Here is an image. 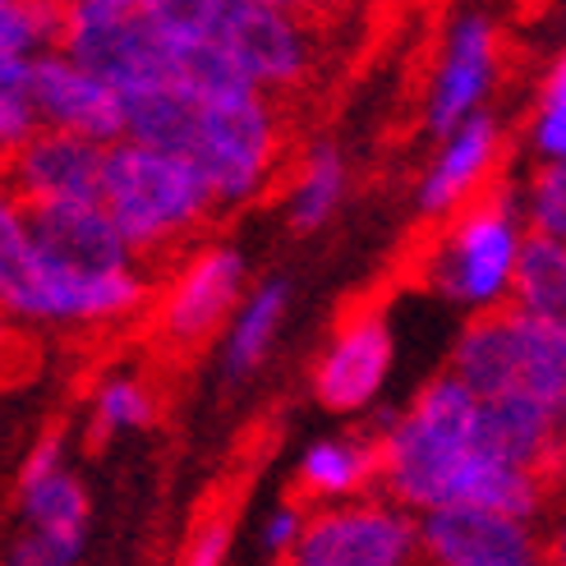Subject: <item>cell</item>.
I'll return each instance as SVG.
<instances>
[{
  "label": "cell",
  "instance_id": "5b68a950",
  "mask_svg": "<svg viewBox=\"0 0 566 566\" xmlns=\"http://www.w3.org/2000/svg\"><path fill=\"white\" fill-rule=\"evenodd\" d=\"M286 566H423L419 516L387 493L308 506V525Z\"/></svg>",
  "mask_w": 566,
  "mask_h": 566
},
{
  "label": "cell",
  "instance_id": "4316f807",
  "mask_svg": "<svg viewBox=\"0 0 566 566\" xmlns=\"http://www.w3.org/2000/svg\"><path fill=\"white\" fill-rule=\"evenodd\" d=\"M530 231L566 244V157L534 166L530 176Z\"/></svg>",
  "mask_w": 566,
  "mask_h": 566
},
{
  "label": "cell",
  "instance_id": "f546056e",
  "mask_svg": "<svg viewBox=\"0 0 566 566\" xmlns=\"http://www.w3.org/2000/svg\"><path fill=\"white\" fill-rule=\"evenodd\" d=\"M226 553H231V516H208L203 525L193 530V539L185 544L180 566H221Z\"/></svg>",
  "mask_w": 566,
  "mask_h": 566
},
{
  "label": "cell",
  "instance_id": "7a4b0ae2",
  "mask_svg": "<svg viewBox=\"0 0 566 566\" xmlns=\"http://www.w3.org/2000/svg\"><path fill=\"white\" fill-rule=\"evenodd\" d=\"M102 203L116 217L138 263L176 259V253L185 259V244L221 212L208 180L185 157L144 148L134 138H120L106 153Z\"/></svg>",
  "mask_w": 566,
  "mask_h": 566
},
{
  "label": "cell",
  "instance_id": "e0dca14e",
  "mask_svg": "<svg viewBox=\"0 0 566 566\" xmlns=\"http://www.w3.org/2000/svg\"><path fill=\"white\" fill-rule=\"evenodd\" d=\"M198 116H203V102L180 83H153V88L125 93V138L185 161L198 134Z\"/></svg>",
  "mask_w": 566,
  "mask_h": 566
},
{
  "label": "cell",
  "instance_id": "52a82bcc",
  "mask_svg": "<svg viewBox=\"0 0 566 566\" xmlns=\"http://www.w3.org/2000/svg\"><path fill=\"white\" fill-rule=\"evenodd\" d=\"M391 374V327L382 300L359 295L342 308L327 346L314 364V396L323 410L359 415L378 401V391Z\"/></svg>",
  "mask_w": 566,
  "mask_h": 566
},
{
  "label": "cell",
  "instance_id": "cb8c5ba5",
  "mask_svg": "<svg viewBox=\"0 0 566 566\" xmlns=\"http://www.w3.org/2000/svg\"><path fill=\"white\" fill-rule=\"evenodd\" d=\"M153 419H157V396H153V387L144 378L116 374V378H106L93 391V429H97V438L148 429Z\"/></svg>",
  "mask_w": 566,
  "mask_h": 566
},
{
  "label": "cell",
  "instance_id": "603a6c76",
  "mask_svg": "<svg viewBox=\"0 0 566 566\" xmlns=\"http://www.w3.org/2000/svg\"><path fill=\"white\" fill-rule=\"evenodd\" d=\"M42 129L33 106V55L0 51V166Z\"/></svg>",
  "mask_w": 566,
  "mask_h": 566
},
{
  "label": "cell",
  "instance_id": "5bb4252c",
  "mask_svg": "<svg viewBox=\"0 0 566 566\" xmlns=\"http://www.w3.org/2000/svg\"><path fill=\"white\" fill-rule=\"evenodd\" d=\"M516 144L502 134V125L489 116V111H474V116L447 134V144L438 153V161L429 166V176L419 185V212L423 221L447 217L457 203H465L470 193H479L489 180L512 171Z\"/></svg>",
  "mask_w": 566,
  "mask_h": 566
},
{
  "label": "cell",
  "instance_id": "83f0119b",
  "mask_svg": "<svg viewBox=\"0 0 566 566\" xmlns=\"http://www.w3.org/2000/svg\"><path fill=\"white\" fill-rule=\"evenodd\" d=\"M534 148L566 157V55L544 74L539 97H534Z\"/></svg>",
  "mask_w": 566,
  "mask_h": 566
},
{
  "label": "cell",
  "instance_id": "8fae6325",
  "mask_svg": "<svg viewBox=\"0 0 566 566\" xmlns=\"http://www.w3.org/2000/svg\"><path fill=\"white\" fill-rule=\"evenodd\" d=\"M23 203V198H19ZM28 235L46 263L78 272H125L138 268L129 240L102 198H55V203H23Z\"/></svg>",
  "mask_w": 566,
  "mask_h": 566
},
{
  "label": "cell",
  "instance_id": "3957f363",
  "mask_svg": "<svg viewBox=\"0 0 566 566\" xmlns=\"http://www.w3.org/2000/svg\"><path fill=\"white\" fill-rule=\"evenodd\" d=\"M286 148V125H281V106L268 93L203 102L198 134L189 148V166L208 180L221 212L253 203Z\"/></svg>",
  "mask_w": 566,
  "mask_h": 566
},
{
  "label": "cell",
  "instance_id": "6da1fadb",
  "mask_svg": "<svg viewBox=\"0 0 566 566\" xmlns=\"http://www.w3.org/2000/svg\"><path fill=\"white\" fill-rule=\"evenodd\" d=\"M382 451V493L415 516L457 502V484L479 451V396L442 369L415 401L374 423Z\"/></svg>",
  "mask_w": 566,
  "mask_h": 566
},
{
  "label": "cell",
  "instance_id": "f1b7e54d",
  "mask_svg": "<svg viewBox=\"0 0 566 566\" xmlns=\"http://www.w3.org/2000/svg\"><path fill=\"white\" fill-rule=\"evenodd\" d=\"M304 525H308V506H304L300 497L272 506L268 521H263V534H259L263 553L276 557V562H291L295 548H300V539H304Z\"/></svg>",
  "mask_w": 566,
  "mask_h": 566
},
{
  "label": "cell",
  "instance_id": "7c38bea8",
  "mask_svg": "<svg viewBox=\"0 0 566 566\" xmlns=\"http://www.w3.org/2000/svg\"><path fill=\"white\" fill-rule=\"evenodd\" d=\"M33 106L42 129L83 134L97 144L125 138V93H116L93 70H83L61 46L33 55Z\"/></svg>",
  "mask_w": 566,
  "mask_h": 566
},
{
  "label": "cell",
  "instance_id": "2e32d148",
  "mask_svg": "<svg viewBox=\"0 0 566 566\" xmlns=\"http://www.w3.org/2000/svg\"><path fill=\"white\" fill-rule=\"evenodd\" d=\"M286 304H291V286L281 276L259 281V286L240 300L235 318L226 323V342H221V378L231 387L263 369L276 332L286 323Z\"/></svg>",
  "mask_w": 566,
  "mask_h": 566
},
{
  "label": "cell",
  "instance_id": "d6a6232c",
  "mask_svg": "<svg viewBox=\"0 0 566 566\" xmlns=\"http://www.w3.org/2000/svg\"><path fill=\"white\" fill-rule=\"evenodd\" d=\"M70 6H97V10H144L148 0H70Z\"/></svg>",
  "mask_w": 566,
  "mask_h": 566
},
{
  "label": "cell",
  "instance_id": "7402d4cb",
  "mask_svg": "<svg viewBox=\"0 0 566 566\" xmlns=\"http://www.w3.org/2000/svg\"><path fill=\"white\" fill-rule=\"evenodd\" d=\"M70 0H0V51L42 55L65 42Z\"/></svg>",
  "mask_w": 566,
  "mask_h": 566
},
{
  "label": "cell",
  "instance_id": "1f68e13d",
  "mask_svg": "<svg viewBox=\"0 0 566 566\" xmlns=\"http://www.w3.org/2000/svg\"><path fill=\"white\" fill-rule=\"evenodd\" d=\"M268 6H281V10H291V14H304V19H314L323 23L332 6H342V0H268Z\"/></svg>",
  "mask_w": 566,
  "mask_h": 566
},
{
  "label": "cell",
  "instance_id": "8992f818",
  "mask_svg": "<svg viewBox=\"0 0 566 566\" xmlns=\"http://www.w3.org/2000/svg\"><path fill=\"white\" fill-rule=\"evenodd\" d=\"M244 276V259L231 244H203L185 253L157 300V336L176 350L203 346L221 332V323L235 318L240 300L249 295Z\"/></svg>",
  "mask_w": 566,
  "mask_h": 566
},
{
  "label": "cell",
  "instance_id": "ffe728a7",
  "mask_svg": "<svg viewBox=\"0 0 566 566\" xmlns=\"http://www.w3.org/2000/svg\"><path fill=\"white\" fill-rule=\"evenodd\" d=\"M346 198V161L332 144H314L304 153L295 185H291V231L314 235L318 226L342 208Z\"/></svg>",
  "mask_w": 566,
  "mask_h": 566
},
{
  "label": "cell",
  "instance_id": "ba28073f",
  "mask_svg": "<svg viewBox=\"0 0 566 566\" xmlns=\"http://www.w3.org/2000/svg\"><path fill=\"white\" fill-rule=\"evenodd\" d=\"M423 566H539L544 525L489 506H433L419 516Z\"/></svg>",
  "mask_w": 566,
  "mask_h": 566
},
{
  "label": "cell",
  "instance_id": "d4e9b609",
  "mask_svg": "<svg viewBox=\"0 0 566 566\" xmlns=\"http://www.w3.org/2000/svg\"><path fill=\"white\" fill-rule=\"evenodd\" d=\"M253 0H148V10L185 42H221Z\"/></svg>",
  "mask_w": 566,
  "mask_h": 566
},
{
  "label": "cell",
  "instance_id": "4fadbf2b",
  "mask_svg": "<svg viewBox=\"0 0 566 566\" xmlns=\"http://www.w3.org/2000/svg\"><path fill=\"white\" fill-rule=\"evenodd\" d=\"M111 144L65 129H38L28 144L0 166L6 180L23 203H55V198H102Z\"/></svg>",
  "mask_w": 566,
  "mask_h": 566
},
{
  "label": "cell",
  "instance_id": "30bf717a",
  "mask_svg": "<svg viewBox=\"0 0 566 566\" xmlns=\"http://www.w3.org/2000/svg\"><path fill=\"white\" fill-rule=\"evenodd\" d=\"M525 65V61H516ZM512 46H506L489 19H465L457 33L447 38V51L429 78V102H423V116H429L433 134H457L474 106L484 102L502 78H512Z\"/></svg>",
  "mask_w": 566,
  "mask_h": 566
},
{
  "label": "cell",
  "instance_id": "4dcf8cb0",
  "mask_svg": "<svg viewBox=\"0 0 566 566\" xmlns=\"http://www.w3.org/2000/svg\"><path fill=\"white\" fill-rule=\"evenodd\" d=\"M544 566H566V497L544 521Z\"/></svg>",
  "mask_w": 566,
  "mask_h": 566
},
{
  "label": "cell",
  "instance_id": "d6986e66",
  "mask_svg": "<svg viewBox=\"0 0 566 566\" xmlns=\"http://www.w3.org/2000/svg\"><path fill=\"white\" fill-rule=\"evenodd\" d=\"M14 497H19V521L88 544V493H83L70 465H55L46 474H23Z\"/></svg>",
  "mask_w": 566,
  "mask_h": 566
},
{
  "label": "cell",
  "instance_id": "44dd1931",
  "mask_svg": "<svg viewBox=\"0 0 566 566\" xmlns=\"http://www.w3.org/2000/svg\"><path fill=\"white\" fill-rule=\"evenodd\" d=\"M33 276H38V249H33V235H28L23 203L0 180V314L14 318L23 291L33 286Z\"/></svg>",
  "mask_w": 566,
  "mask_h": 566
},
{
  "label": "cell",
  "instance_id": "ac0fdd59",
  "mask_svg": "<svg viewBox=\"0 0 566 566\" xmlns=\"http://www.w3.org/2000/svg\"><path fill=\"white\" fill-rule=\"evenodd\" d=\"M512 295L534 318H544L557 336H566V244L562 240L539 231H530L521 240Z\"/></svg>",
  "mask_w": 566,
  "mask_h": 566
},
{
  "label": "cell",
  "instance_id": "9c48e42d",
  "mask_svg": "<svg viewBox=\"0 0 566 566\" xmlns=\"http://www.w3.org/2000/svg\"><path fill=\"white\" fill-rule=\"evenodd\" d=\"M235 55V65L259 83L268 97H286L304 88L318 74V23L291 14L268 0L253 6L226 28V38L217 42Z\"/></svg>",
  "mask_w": 566,
  "mask_h": 566
},
{
  "label": "cell",
  "instance_id": "484cf974",
  "mask_svg": "<svg viewBox=\"0 0 566 566\" xmlns=\"http://www.w3.org/2000/svg\"><path fill=\"white\" fill-rule=\"evenodd\" d=\"M83 557V539H65V534H51L19 521L6 544H0V566H78Z\"/></svg>",
  "mask_w": 566,
  "mask_h": 566
},
{
  "label": "cell",
  "instance_id": "277c9868",
  "mask_svg": "<svg viewBox=\"0 0 566 566\" xmlns=\"http://www.w3.org/2000/svg\"><path fill=\"white\" fill-rule=\"evenodd\" d=\"M61 51L74 55L97 78H106L116 93H138L153 88V83H176L180 38L148 6L144 10L70 6Z\"/></svg>",
  "mask_w": 566,
  "mask_h": 566
},
{
  "label": "cell",
  "instance_id": "836d02e7",
  "mask_svg": "<svg viewBox=\"0 0 566 566\" xmlns=\"http://www.w3.org/2000/svg\"><path fill=\"white\" fill-rule=\"evenodd\" d=\"M539 566H544V562H539Z\"/></svg>",
  "mask_w": 566,
  "mask_h": 566
},
{
  "label": "cell",
  "instance_id": "9a60e30c",
  "mask_svg": "<svg viewBox=\"0 0 566 566\" xmlns=\"http://www.w3.org/2000/svg\"><path fill=\"white\" fill-rule=\"evenodd\" d=\"M369 493H382V451L374 429L318 438L295 465V497L304 506H332Z\"/></svg>",
  "mask_w": 566,
  "mask_h": 566
}]
</instances>
